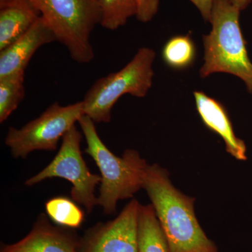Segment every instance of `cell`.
<instances>
[{
	"label": "cell",
	"instance_id": "ba28073f",
	"mask_svg": "<svg viewBox=\"0 0 252 252\" xmlns=\"http://www.w3.org/2000/svg\"><path fill=\"white\" fill-rule=\"evenodd\" d=\"M140 205L134 199L117 218L94 227L79 245L80 252H139Z\"/></svg>",
	"mask_w": 252,
	"mask_h": 252
},
{
	"label": "cell",
	"instance_id": "9c48e42d",
	"mask_svg": "<svg viewBox=\"0 0 252 252\" xmlns=\"http://www.w3.org/2000/svg\"><path fill=\"white\" fill-rule=\"evenodd\" d=\"M55 41L54 32L40 16L23 35L0 51V79L15 73L26 72L36 51Z\"/></svg>",
	"mask_w": 252,
	"mask_h": 252
},
{
	"label": "cell",
	"instance_id": "5bb4252c",
	"mask_svg": "<svg viewBox=\"0 0 252 252\" xmlns=\"http://www.w3.org/2000/svg\"><path fill=\"white\" fill-rule=\"evenodd\" d=\"M162 57L169 67L176 70L191 66L196 57V47L190 34L170 38L162 48Z\"/></svg>",
	"mask_w": 252,
	"mask_h": 252
},
{
	"label": "cell",
	"instance_id": "277c9868",
	"mask_svg": "<svg viewBox=\"0 0 252 252\" xmlns=\"http://www.w3.org/2000/svg\"><path fill=\"white\" fill-rule=\"evenodd\" d=\"M56 41L65 46L73 61L87 64L94 53L91 34L100 24L98 0H31Z\"/></svg>",
	"mask_w": 252,
	"mask_h": 252
},
{
	"label": "cell",
	"instance_id": "8fae6325",
	"mask_svg": "<svg viewBox=\"0 0 252 252\" xmlns=\"http://www.w3.org/2000/svg\"><path fill=\"white\" fill-rule=\"evenodd\" d=\"M79 244L69 233L51 224L41 214L29 234L1 252H79Z\"/></svg>",
	"mask_w": 252,
	"mask_h": 252
},
{
	"label": "cell",
	"instance_id": "30bf717a",
	"mask_svg": "<svg viewBox=\"0 0 252 252\" xmlns=\"http://www.w3.org/2000/svg\"><path fill=\"white\" fill-rule=\"evenodd\" d=\"M193 94L197 111L204 125L221 137L226 152L232 157L242 161L247 160L246 144L235 135L224 106L202 91H195Z\"/></svg>",
	"mask_w": 252,
	"mask_h": 252
},
{
	"label": "cell",
	"instance_id": "52a82bcc",
	"mask_svg": "<svg viewBox=\"0 0 252 252\" xmlns=\"http://www.w3.org/2000/svg\"><path fill=\"white\" fill-rule=\"evenodd\" d=\"M81 133L76 126H73L63 137L59 152L49 165L41 172L28 179L25 185L32 187L42 181L59 177L72 184L71 198L83 205L90 214L98 205L94 195L101 176L92 173L86 165L81 152Z\"/></svg>",
	"mask_w": 252,
	"mask_h": 252
},
{
	"label": "cell",
	"instance_id": "7c38bea8",
	"mask_svg": "<svg viewBox=\"0 0 252 252\" xmlns=\"http://www.w3.org/2000/svg\"><path fill=\"white\" fill-rule=\"evenodd\" d=\"M40 16L31 0H0V51L23 35Z\"/></svg>",
	"mask_w": 252,
	"mask_h": 252
},
{
	"label": "cell",
	"instance_id": "5b68a950",
	"mask_svg": "<svg viewBox=\"0 0 252 252\" xmlns=\"http://www.w3.org/2000/svg\"><path fill=\"white\" fill-rule=\"evenodd\" d=\"M155 59L153 49L141 48L121 70L97 79L82 100L84 115L94 123L108 124L113 107L123 95L145 97L153 84Z\"/></svg>",
	"mask_w": 252,
	"mask_h": 252
},
{
	"label": "cell",
	"instance_id": "6da1fadb",
	"mask_svg": "<svg viewBox=\"0 0 252 252\" xmlns=\"http://www.w3.org/2000/svg\"><path fill=\"white\" fill-rule=\"evenodd\" d=\"M142 188L152 201L170 252H218L198 223L195 198L174 187L167 170L149 165Z\"/></svg>",
	"mask_w": 252,
	"mask_h": 252
},
{
	"label": "cell",
	"instance_id": "ac0fdd59",
	"mask_svg": "<svg viewBox=\"0 0 252 252\" xmlns=\"http://www.w3.org/2000/svg\"><path fill=\"white\" fill-rule=\"evenodd\" d=\"M137 6V17L142 23L152 21L158 10L159 0H136Z\"/></svg>",
	"mask_w": 252,
	"mask_h": 252
},
{
	"label": "cell",
	"instance_id": "d6986e66",
	"mask_svg": "<svg viewBox=\"0 0 252 252\" xmlns=\"http://www.w3.org/2000/svg\"><path fill=\"white\" fill-rule=\"evenodd\" d=\"M200 11L205 22H210L215 0H190Z\"/></svg>",
	"mask_w": 252,
	"mask_h": 252
},
{
	"label": "cell",
	"instance_id": "e0dca14e",
	"mask_svg": "<svg viewBox=\"0 0 252 252\" xmlns=\"http://www.w3.org/2000/svg\"><path fill=\"white\" fill-rule=\"evenodd\" d=\"M101 26L109 31L122 27L129 18L137 16L136 0H98Z\"/></svg>",
	"mask_w": 252,
	"mask_h": 252
},
{
	"label": "cell",
	"instance_id": "3957f363",
	"mask_svg": "<svg viewBox=\"0 0 252 252\" xmlns=\"http://www.w3.org/2000/svg\"><path fill=\"white\" fill-rule=\"evenodd\" d=\"M240 11L230 0H215L212 31L203 36L204 63L201 78L214 73H227L240 78L252 94V63L240 28Z\"/></svg>",
	"mask_w": 252,
	"mask_h": 252
},
{
	"label": "cell",
	"instance_id": "7a4b0ae2",
	"mask_svg": "<svg viewBox=\"0 0 252 252\" xmlns=\"http://www.w3.org/2000/svg\"><path fill=\"white\" fill-rule=\"evenodd\" d=\"M86 142L85 153L95 162L101 174L98 205L106 215L117 210L119 200L132 198L143 187L148 164L138 152L127 149L122 157L114 155L101 140L92 119L84 115L79 119Z\"/></svg>",
	"mask_w": 252,
	"mask_h": 252
},
{
	"label": "cell",
	"instance_id": "8992f818",
	"mask_svg": "<svg viewBox=\"0 0 252 252\" xmlns=\"http://www.w3.org/2000/svg\"><path fill=\"white\" fill-rule=\"evenodd\" d=\"M84 115L82 101L67 106L54 102L21 128L9 127L5 144L16 158H26L34 151L56 150L59 141Z\"/></svg>",
	"mask_w": 252,
	"mask_h": 252
},
{
	"label": "cell",
	"instance_id": "ffe728a7",
	"mask_svg": "<svg viewBox=\"0 0 252 252\" xmlns=\"http://www.w3.org/2000/svg\"><path fill=\"white\" fill-rule=\"evenodd\" d=\"M230 1L235 7L238 8L240 11H242L250 4L252 0H230Z\"/></svg>",
	"mask_w": 252,
	"mask_h": 252
},
{
	"label": "cell",
	"instance_id": "4fadbf2b",
	"mask_svg": "<svg viewBox=\"0 0 252 252\" xmlns=\"http://www.w3.org/2000/svg\"><path fill=\"white\" fill-rule=\"evenodd\" d=\"M139 252H170L152 204L140 205L138 223Z\"/></svg>",
	"mask_w": 252,
	"mask_h": 252
},
{
	"label": "cell",
	"instance_id": "9a60e30c",
	"mask_svg": "<svg viewBox=\"0 0 252 252\" xmlns=\"http://www.w3.org/2000/svg\"><path fill=\"white\" fill-rule=\"evenodd\" d=\"M25 73L20 72L0 79V123L2 124L25 98Z\"/></svg>",
	"mask_w": 252,
	"mask_h": 252
},
{
	"label": "cell",
	"instance_id": "2e32d148",
	"mask_svg": "<svg viewBox=\"0 0 252 252\" xmlns=\"http://www.w3.org/2000/svg\"><path fill=\"white\" fill-rule=\"evenodd\" d=\"M46 215L55 223L70 228L80 227L85 218L82 209L72 199L57 196L45 204Z\"/></svg>",
	"mask_w": 252,
	"mask_h": 252
}]
</instances>
